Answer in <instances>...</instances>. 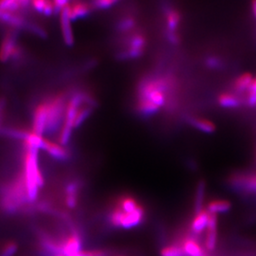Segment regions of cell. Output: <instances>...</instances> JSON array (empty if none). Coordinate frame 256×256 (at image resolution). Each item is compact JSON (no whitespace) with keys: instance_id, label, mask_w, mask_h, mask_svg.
I'll list each match as a JSON object with an SVG mask.
<instances>
[{"instance_id":"cell-1","label":"cell","mask_w":256,"mask_h":256,"mask_svg":"<svg viewBox=\"0 0 256 256\" xmlns=\"http://www.w3.org/2000/svg\"><path fill=\"white\" fill-rule=\"evenodd\" d=\"M167 83L164 79L152 78L141 83L138 88V110L144 116H151L164 106Z\"/></svg>"},{"instance_id":"cell-2","label":"cell","mask_w":256,"mask_h":256,"mask_svg":"<svg viewBox=\"0 0 256 256\" xmlns=\"http://www.w3.org/2000/svg\"><path fill=\"white\" fill-rule=\"evenodd\" d=\"M22 175L27 186L29 202L32 205L38 198L39 190L44 186V179L39 168L38 150L25 145Z\"/></svg>"},{"instance_id":"cell-3","label":"cell","mask_w":256,"mask_h":256,"mask_svg":"<svg viewBox=\"0 0 256 256\" xmlns=\"http://www.w3.org/2000/svg\"><path fill=\"white\" fill-rule=\"evenodd\" d=\"M66 93L54 96L51 99L48 100V118H46V133L54 134L59 128H62L66 110Z\"/></svg>"},{"instance_id":"cell-4","label":"cell","mask_w":256,"mask_h":256,"mask_svg":"<svg viewBox=\"0 0 256 256\" xmlns=\"http://www.w3.org/2000/svg\"><path fill=\"white\" fill-rule=\"evenodd\" d=\"M22 55V51L18 46L17 34L10 31L5 34L0 44V62H7L10 60H18Z\"/></svg>"},{"instance_id":"cell-5","label":"cell","mask_w":256,"mask_h":256,"mask_svg":"<svg viewBox=\"0 0 256 256\" xmlns=\"http://www.w3.org/2000/svg\"><path fill=\"white\" fill-rule=\"evenodd\" d=\"M145 44L146 41L144 35L140 34H134L128 40L127 48L118 54V58L121 59H134L140 58L144 51Z\"/></svg>"},{"instance_id":"cell-6","label":"cell","mask_w":256,"mask_h":256,"mask_svg":"<svg viewBox=\"0 0 256 256\" xmlns=\"http://www.w3.org/2000/svg\"><path fill=\"white\" fill-rule=\"evenodd\" d=\"M46 118H48V100L41 102L34 109L32 114V131L39 136L46 133Z\"/></svg>"},{"instance_id":"cell-7","label":"cell","mask_w":256,"mask_h":256,"mask_svg":"<svg viewBox=\"0 0 256 256\" xmlns=\"http://www.w3.org/2000/svg\"><path fill=\"white\" fill-rule=\"evenodd\" d=\"M82 184L78 179L68 182L64 188V200L68 209L74 210L76 208L80 198Z\"/></svg>"},{"instance_id":"cell-8","label":"cell","mask_w":256,"mask_h":256,"mask_svg":"<svg viewBox=\"0 0 256 256\" xmlns=\"http://www.w3.org/2000/svg\"><path fill=\"white\" fill-rule=\"evenodd\" d=\"M218 216L210 214L208 228L206 230V234L205 247L208 252H214L218 246Z\"/></svg>"},{"instance_id":"cell-9","label":"cell","mask_w":256,"mask_h":256,"mask_svg":"<svg viewBox=\"0 0 256 256\" xmlns=\"http://www.w3.org/2000/svg\"><path fill=\"white\" fill-rule=\"evenodd\" d=\"M145 219V209L142 206H140L134 212L124 215L121 222L120 229L130 230L137 228L142 224Z\"/></svg>"},{"instance_id":"cell-10","label":"cell","mask_w":256,"mask_h":256,"mask_svg":"<svg viewBox=\"0 0 256 256\" xmlns=\"http://www.w3.org/2000/svg\"><path fill=\"white\" fill-rule=\"evenodd\" d=\"M68 2L60 12V28H62L63 39L66 44L68 46H72L74 42V36H73L72 27V20L68 14Z\"/></svg>"},{"instance_id":"cell-11","label":"cell","mask_w":256,"mask_h":256,"mask_svg":"<svg viewBox=\"0 0 256 256\" xmlns=\"http://www.w3.org/2000/svg\"><path fill=\"white\" fill-rule=\"evenodd\" d=\"M41 150H45L55 160H68V156H69L68 151L62 145L48 140L45 138L42 144Z\"/></svg>"},{"instance_id":"cell-12","label":"cell","mask_w":256,"mask_h":256,"mask_svg":"<svg viewBox=\"0 0 256 256\" xmlns=\"http://www.w3.org/2000/svg\"><path fill=\"white\" fill-rule=\"evenodd\" d=\"M92 7L90 5L83 2H69L68 4V14L70 20H78L85 17L90 12Z\"/></svg>"},{"instance_id":"cell-13","label":"cell","mask_w":256,"mask_h":256,"mask_svg":"<svg viewBox=\"0 0 256 256\" xmlns=\"http://www.w3.org/2000/svg\"><path fill=\"white\" fill-rule=\"evenodd\" d=\"M210 214L208 210H203L194 216L192 222V230L195 234H200L208 228V220Z\"/></svg>"},{"instance_id":"cell-14","label":"cell","mask_w":256,"mask_h":256,"mask_svg":"<svg viewBox=\"0 0 256 256\" xmlns=\"http://www.w3.org/2000/svg\"><path fill=\"white\" fill-rule=\"evenodd\" d=\"M206 182L203 180H200L196 185L195 196H194V213L195 215L202 212L204 209L205 202Z\"/></svg>"},{"instance_id":"cell-15","label":"cell","mask_w":256,"mask_h":256,"mask_svg":"<svg viewBox=\"0 0 256 256\" xmlns=\"http://www.w3.org/2000/svg\"><path fill=\"white\" fill-rule=\"evenodd\" d=\"M182 247L186 256H206L205 250L196 240L191 238L185 240Z\"/></svg>"},{"instance_id":"cell-16","label":"cell","mask_w":256,"mask_h":256,"mask_svg":"<svg viewBox=\"0 0 256 256\" xmlns=\"http://www.w3.org/2000/svg\"><path fill=\"white\" fill-rule=\"evenodd\" d=\"M232 209V203L228 200H213L208 203L206 210L210 214H218L226 213Z\"/></svg>"},{"instance_id":"cell-17","label":"cell","mask_w":256,"mask_h":256,"mask_svg":"<svg viewBox=\"0 0 256 256\" xmlns=\"http://www.w3.org/2000/svg\"><path fill=\"white\" fill-rule=\"evenodd\" d=\"M116 205L118 206L124 213L128 214L134 212L140 204L136 198H134L133 196H123L117 200Z\"/></svg>"},{"instance_id":"cell-18","label":"cell","mask_w":256,"mask_h":256,"mask_svg":"<svg viewBox=\"0 0 256 256\" xmlns=\"http://www.w3.org/2000/svg\"><path fill=\"white\" fill-rule=\"evenodd\" d=\"M190 124L196 130L204 132V133L210 134L215 131V124L206 118H190Z\"/></svg>"},{"instance_id":"cell-19","label":"cell","mask_w":256,"mask_h":256,"mask_svg":"<svg viewBox=\"0 0 256 256\" xmlns=\"http://www.w3.org/2000/svg\"><path fill=\"white\" fill-rule=\"evenodd\" d=\"M180 22V14L176 10H170L167 12V27L170 34H175Z\"/></svg>"},{"instance_id":"cell-20","label":"cell","mask_w":256,"mask_h":256,"mask_svg":"<svg viewBox=\"0 0 256 256\" xmlns=\"http://www.w3.org/2000/svg\"><path fill=\"white\" fill-rule=\"evenodd\" d=\"M218 102L220 106L225 107V108H236L240 106L239 100L233 94H220Z\"/></svg>"},{"instance_id":"cell-21","label":"cell","mask_w":256,"mask_h":256,"mask_svg":"<svg viewBox=\"0 0 256 256\" xmlns=\"http://www.w3.org/2000/svg\"><path fill=\"white\" fill-rule=\"evenodd\" d=\"M253 78L249 73H244L243 75L240 76L238 79L236 80L234 86L239 92H244V90L250 89V87L253 82Z\"/></svg>"},{"instance_id":"cell-22","label":"cell","mask_w":256,"mask_h":256,"mask_svg":"<svg viewBox=\"0 0 256 256\" xmlns=\"http://www.w3.org/2000/svg\"><path fill=\"white\" fill-rule=\"evenodd\" d=\"M160 256H186L182 247L178 246H168L160 250Z\"/></svg>"},{"instance_id":"cell-23","label":"cell","mask_w":256,"mask_h":256,"mask_svg":"<svg viewBox=\"0 0 256 256\" xmlns=\"http://www.w3.org/2000/svg\"><path fill=\"white\" fill-rule=\"evenodd\" d=\"M18 250V244L14 242H8L0 250V256H14Z\"/></svg>"},{"instance_id":"cell-24","label":"cell","mask_w":256,"mask_h":256,"mask_svg":"<svg viewBox=\"0 0 256 256\" xmlns=\"http://www.w3.org/2000/svg\"><path fill=\"white\" fill-rule=\"evenodd\" d=\"M134 25H136V22L133 18L127 17L120 20L118 22L117 27H118V30L120 32H127L133 28Z\"/></svg>"},{"instance_id":"cell-25","label":"cell","mask_w":256,"mask_h":256,"mask_svg":"<svg viewBox=\"0 0 256 256\" xmlns=\"http://www.w3.org/2000/svg\"><path fill=\"white\" fill-rule=\"evenodd\" d=\"M116 1H109V0H104V1H96V2H92L94 8H107L110 7L112 5L116 4Z\"/></svg>"},{"instance_id":"cell-26","label":"cell","mask_w":256,"mask_h":256,"mask_svg":"<svg viewBox=\"0 0 256 256\" xmlns=\"http://www.w3.org/2000/svg\"><path fill=\"white\" fill-rule=\"evenodd\" d=\"M250 96H249V103L252 106H256V79L253 80L252 86L250 87Z\"/></svg>"},{"instance_id":"cell-27","label":"cell","mask_w":256,"mask_h":256,"mask_svg":"<svg viewBox=\"0 0 256 256\" xmlns=\"http://www.w3.org/2000/svg\"><path fill=\"white\" fill-rule=\"evenodd\" d=\"M206 65L210 68H218L220 66V62L218 58H209L206 60Z\"/></svg>"},{"instance_id":"cell-28","label":"cell","mask_w":256,"mask_h":256,"mask_svg":"<svg viewBox=\"0 0 256 256\" xmlns=\"http://www.w3.org/2000/svg\"><path fill=\"white\" fill-rule=\"evenodd\" d=\"M92 256H112L110 252L106 250H92Z\"/></svg>"},{"instance_id":"cell-29","label":"cell","mask_w":256,"mask_h":256,"mask_svg":"<svg viewBox=\"0 0 256 256\" xmlns=\"http://www.w3.org/2000/svg\"><path fill=\"white\" fill-rule=\"evenodd\" d=\"M5 106H6V100L4 99H0V126L2 121V114L4 112Z\"/></svg>"},{"instance_id":"cell-30","label":"cell","mask_w":256,"mask_h":256,"mask_svg":"<svg viewBox=\"0 0 256 256\" xmlns=\"http://www.w3.org/2000/svg\"><path fill=\"white\" fill-rule=\"evenodd\" d=\"M252 10H253V12H254V15L256 18V1L252 2Z\"/></svg>"},{"instance_id":"cell-31","label":"cell","mask_w":256,"mask_h":256,"mask_svg":"<svg viewBox=\"0 0 256 256\" xmlns=\"http://www.w3.org/2000/svg\"></svg>"}]
</instances>
